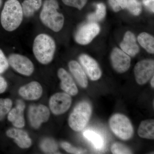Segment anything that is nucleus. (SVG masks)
Here are the masks:
<instances>
[{"mask_svg": "<svg viewBox=\"0 0 154 154\" xmlns=\"http://www.w3.org/2000/svg\"><path fill=\"white\" fill-rule=\"evenodd\" d=\"M56 45L54 38L46 33L38 34L34 38L33 52L38 62L42 64L50 63L55 54Z\"/></svg>", "mask_w": 154, "mask_h": 154, "instance_id": "7ed1b4c3", "label": "nucleus"}, {"mask_svg": "<svg viewBox=\"0 0 154 154\" xmlns=\"http://www.w3.org/2000/svg\"><path fill=\"white\" fill-rule=\"evenodd\" d=\"M120 46L122 50L130 56H135L139 52V47L137 43L135 36L130 31H127L125 34Z\"/></svg>", "mask_w": 154, "mask_h": 154, "instance_id": "dca6fc26", "label": "nucleus"}, {"mask_svg": "<svg viewBox=\"0 0 154 154\" xmlns=\"http://www.w3.org/2000/svg\"><path fill=\"white\" fill-rule=\"evenodd\" d=\"M25 107V105L23 101L17 100L16 107L9 112L8 119L17 128H22L25 126L24 111Z\"/></svg>", "mask_w": 154, "mask_h": 154, "instance_id": "ddd939ff", "label": "nucleus"}, {"mask_svg": "<svg viewBox=\"0 0 154 154\" xmlns=\"http://www.w3.org/2000/svg\"><path fill=\"white\" fill-rule=\"evenodd\" d=\"M92 114V107L85 101L76 105L69 118V125L73 130L80 131L87 126Z\"/></svg>", "mask_w": 154, "mask_h": 154, "instance_id": "20e7f679", "label": "nucleus"}, {"mask_svg": "<svg viewBox=\"0 0 154 154\" xmlns=\"http://www.w3.org/2000/svg\"><path fill=\"white\" fill-rule=\"evenodd\" d=\"M59 8L57 0H45L39 15L42 23L55 32L60 31L64 23V17L58 11Z\"/></svg>", "mask_w": 154, "mask_h": 154, "instance_id": "f03ea898", "label": "nucleus"}, {"mask_svg": "<svg viewBox=\"0 0 154 154\" xmlns=\"http://www.w3.org/2000/svg\"><path fill=\"white\" fill-rule=\"evenodd\" d=\"M154 75L152 77L151 81V85L152 88H154Z\"/></svg>", "mask_w": 154, "mask_h": 154, "instance_id": "72a5a7b5", "label": "nucleus"}, {"mask_svg": "<svg viewBox=\"0 0 154 154\" xmlns=\"http://www.w3.org/2000/svg\"><path fill=\"white\" fill-rule=\"evenodd\" d=\"M110 60L113 69L119 73L127 71L130 67L131 59L129 56L117 48L112 50Z\"/></svg>", "mask_w": 154, "mask_h": 154, "instance_id": "9b49d317", "label": "nucleus"}, {"mask_svg": "<svg viewBox=\"0 0 154 154\" xmlns=\"http://www.w3.org/2000/svg\"><path fill=\"white\" fill-rule=\"evenodd\" d=\"M6 134L9 137L14 139L21 148H28L32 144V141L27 133L22 130L11 128L7 131Z\"/></svg>", "mask_w": 154, "mask_h": 154, "instance_id": "f3484780", "label": "nucleus"}, {"mask_svg": "<svg viewBox=\"0 0 154 154\" xmlns=\"http://www.w3.org/2000/svg\"><path fill=\"white\" fill-rule=\"evenodd\" d=\"M154 61L152 60H141L135 66V78L139 85L146 84L154 75Z\"/></svg>", "mask_w": 154, "mask_h": 154, "instance_id": "0eeeda50", "label": "nucleus"}, {"mask_svg": "<svg viewBox=\"0 0 154 154\" xmlns=\"http://www.w3.org/2000/svg\"><path fill=\"white\" fill-rule=\"evenodd\" d=\"M9 64L14 70L23 75H31L34 70L32 62L25 56L19 54H12L9 56Z\"/></svg>", "mask_w": 154, "mask_h": 154, "instance_id": "423d86ee", "label": "nucleus"}, {"mask_svg": "<svg viewBox=\"0 0 154 154\" xmlns=\"http://www.w3.org/2000/svg\"><path fill=\"white\" fill-rule=\"evenodd\" d=\"M106 7L102 3H98L96 5V11L95 13L89 14L88 20L91 22H96L102 21L106 15Z\"/></svg>", "mask_w": 154, "mask_h": 154, "instance_id": "4be33fe9", "label": "nucleus"}, {"mask_svg": "<svg viewBox=\"0 0 154 154\" xmlns=\"http://www.w3.org/2000/svg\"><path fill=\"white\" fill-rule=\"evenodd\" d=\"M23 11L18 0H8L5 3L1 14V23L3 28L8 32L17 30L23 21Z\"/></svg>", "mask_w": 154, "mask_h": 154, "instance_id": "f257e3e1", "label": "nucleus"}, {"mask_svg": "<svg viewBox=\"0 0 154 154\" xmlns=\"http://www.w3.org/2000/svg\"><path fill=\"white\" fill-rule=\"evenodd\" d=\"M49 116V109L44 105H31L29 108L28 117L33 128H38L42 123L48 120Z\"/></svg>", "mask_w": 154, "mask_h": 154, "instance_id": "9d476101", "label": "nucleus"}, {"mask_svg": "<svg viewBox=\"0 0 154 154\" xmlns=\"http://www.w3.org/2000/svg\"><path fill=\"white\" fill-rule=\"evenodd\" d=\"M126 8L134 16H139L142 12V6L138 0H127Z\"/></svg>", "mask_w": 154, "mask_h": 154, "instance_id": "a878e982", "label": "nucleus"}, {"mask_svg": "<svg viewBox=\"0 0 154 154\" xmlns=\"http://www.w3.org/2000/svg\"><path fill=\"white\" fill-rule=\"evenodd\" d=\"M60 145L63 149L70 153L78 154H83L85 153L84 150L72 146L70 144L66 142H63L61 143Z\"/></svg>", "mask_w": 154, "mask_h": 154, "instance_id": "c756f323", "label": "nucleus"}, {"mask_svg": "<svg viewBox=\"0 0 154 154\" xmlns=\"http://www.w3.org/2000/svg\"><path fill=\"white\" fill-rule=\"evenodd\" d=\"M68 66L70 71L79 85L82 88H87L88 83V78L80 64L76 61L71 60L69 62Z\"/></svg>", "mask_w": 154, "mask_h": 154, "instance_id": "a211bd4d", "label": "nucleus"}, {"mask_svg": "<svg viewBox=\"0 0 154 154\" xmlns=\"http://www.w3.org/2000/svg\"><path fill=\"white\" fill-rule=\"evenodd\" d=\"M12 106V101L9 99H0V121L9 113Z\"/></svg>", "mask_w": 154, "mask_h": 154, "instance_id": "393cba45", "label": "nucleus"}, {"mask_svg": "<svg viewBox=\"0 0 154 154\" xmlns=\"http://www.w3.org/2000/svg\"><path fill=\"white\" fill-rule=\"evenodd\" d=\"M109 123L113 133L122 140H128L133 135V127L126 116L116 113L110 117Z\"/></svg>", "mask_w": 154, "mask_h": 154, "instance_id": "39448f33", "label": "nucleus"}, {"mask_svg": "<svg viewBox=\"0 0 154 154\" xmlns=\"http://www.w3.org/2000/svg\"><path fill=\"white\" fill-rule=\"evenodd\" d=\"M9 63L4 52L0 49V74L3 73L8 68Z\"/></svg>", "mask_w": 154, "mask_h": 154, "instance_id": "7c9ffc66", "label": "nucleus"}, {"mask_svg": "<svg viewBox=\"0 0 154 154\" xmlns=\"http://www.w3.org/2000/svg\"><path fill=\"white\" fill-rule=\"evenodd\" d=\"M19 94L26 100H36L40 98L42 95V87L38 82H31L21 87L19 89Z\"/></svg>", "mask_w": 154, "mask_h": 154, "instance_id": "2eb2a0df", "label": "nucleus"}, {"mask_svg": "<svg viewBox=\"0 0 154 154\" xmlns=\"http://www.w3.org/2000/svg\"><path fill=\"white\" fill-rule=\"evenodd\" d=\"M84 136L88 140L91 141L96 148L101 149L104 145L103 139L101 136L92 131H86L84 133Z\"/></svg>", "mask_w": 154, "mask_h": 154, "instance_id": "5701e85b", "label": "nucleus"}, {"mask_svg": "<svg viewBox=\"0 0 154 154\" xmlns=\"http://www.w3.org/2000/svg\"><path fill=\"white\" fill-rule=\"evenodd\" d=\"M79 60L90 79L96 81L100 79L102 71L95 60L88 54H82L79 57Z\"/></svg>", "mask_w": 154, "mask_h": 154, "instance_id": "f8f14e48", "label": "nucleus"}, {"mask_svg": "<svg viewBox=\"0 0 154 154\" xmlns=\"http://www.w3.org/2000/svg\"><path fill=\"white\" fill-rule=\"evenodd\" d=\"M100 27L96 22H91L81 26L75 34V39L78 44L86 45L92 42L100 32Z\"/></svg>", "mask_w": 154, "mask_h": 154, "instance_id": "6e6552de", "label": "nucleus"}, {"mask_svg": "<svg viewBox=\"0 0 154 154\" xmlns=\"http://www.w3.org/2000/svg\"><path fill=\"white\" fill-rule=\"evenodd\" d=\"M62 1L66 5L81 10L85 5L88 0H62Z\"/></svg>", "mask_w": 154, "mask_h": 154, "instance_id": "c85d7f7f", "label": "nucleus"}, {"mask_svg": "<svg viewBox=\"0 0 154 154\" xmlns=\"http://www.w3.org/2000/svg\"><path fill=\"white\" fill-rule=\"evenodd\" d=\"M57 75L61 81L60 88L62 90L70 96H75L78 94L79 91L74 81L65 69H59Z\"/></svg>", "mask_w": 154, "mask_h": 154, "instance_id": "4468645a", "label": "nucleus"}, {"mask_svg": "<svg viewBox=\"0 0 154 154\" xmlns=\"http://www.w3.org/2000/svg\"><path fill=\"white\" fill-rule=\"evenodd\" d=\"M137 40L141 46L149 53L154 54V38L153 36L146 32L140 33L137 37Z\"/></svg>", "mask_w": 154, "mask_h": 154, "instance_id": "412c9836", "label": "nucleus"}, {"mask_svg": "<svg viewBox=\"0 0 154 154\" xmlns=\"http://www.w3.org/2000/svg\"><path fill=\"white\" fill-rule=\"evenodd\" d=\"M111 150L114 154H132L131 150L126 146L120 143H115L112 145Z\"/></svg>", "mask_w": 154, "mask_h": 154, "instance_id": "bb28decb", "label": "nucleus"}, {"mask_svg": "<svg viewBox=\"0 0 154 154\" xmlns=\"http://www.w3.org/2000/svg\"><path fill=\"white\" fill-rule=\"evenodd\" d=\"M72 104V98L68 94L58 93L53 95L50 99L49 106L51 112L55 115H60L69 110Z\"/></svg>", "mask_w": 154, "mask_h": 154, "instance_id": "1a4fd4ad", "label": "nucleus"}, {"mask_svg": "<svg viewBox=\"0 0 154 154\" xmlns=\"http://www.w3.org/2000/svg\"><path fill=\"white\" fill-rule=\"evenodd\" d=\"M108 3L114 12H119L126 8L127 0H108Z\"/></svg>", "mask_w": 154, "mask_h": 154, "instance_id": "cd10ccee", "label": "nucleus"}, {"mask_svg": "<svg viewBox=\"0 0 154 154\" xmlns=\"http://www.w3.org/2000/svg\"><path fill=\"white\" fill-rule=\"evenodd\" d=\"M42 5V0H24L21 6L23 15L29 18L32 17Z\"/></svg>", "mask_w": 154, "mask_h": 154, "instance_id": "aec40b11", "label": "nucleus"}, {"mask_svg": "<svg viewBox=\"0 0 154 154\" xmlns=\"http://www.w3.org/2000/svg\"><path fill=\"white\" fill-rule=\"evenodd\" d=\"M137 134L139 136L143 138L153 140L154 119H148L142 121L138 129Z\"/></svg>", "mask_w": 154, "mask_h": 154, "instance_id": "6ab92c4d", "label": "nucleus"}, {"mask_svg": "<svg viewBox=\"0 0 154 154\" xmlns=\"http://www.w3.org/2000/svg\"><path fill=\"white\" fill-rule=\"evenodd\" d=\"M40 147L42 151L46 153H55L57 150L58 146L55 141L51 138H45L40 144Z\"/></svg>", "mask_w": 154, "mask_h": 154, "instance_id": "b1692460", "label": "nucleus"}, {"mask_svg": "<svg viewBox=\"0 0 154 154\" xmlns=\"http://www.w3.org/2000/svg\"><path fill=\"white\" fill-rule=\"evenodd\" d=\"M8 87V84L5 79L0 76V94L5 91Z\"/></svg>", "mask_w": 154, "mask_h": 154, "instance_id": "2f4dec72", "label": "nucleus"}, {"mask_svg": "<svg viewBox=\"0 0 154 154\" xmlns=\"http://www.w3.org/2000/svg\"><path fill=\"white\" fill-rule=\"evenodd\" d=\"M2 0H0V7H1V5H2Z\"/></svg>", "mask_w": 154, "mask_h": 154, "instance_id": "f704fd0d", "label": "nucleus"}, {"mask_svg": "<svg viewBox=\"0 0 154 154\" xmlns=\"http://www.w3.org/2000/svg\"><path fill=\"white\" fill-rule=\"evenodd\" d=\"M154 0H143V3L152 12L154 13Z\"/></svg>", "mask_w": 154, "mask_h": 154, "instance_id": "473e14b6", "label": "nucleus"}]
</instances>
